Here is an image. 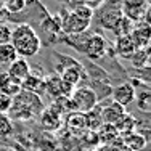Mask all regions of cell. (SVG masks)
I'll list each match as a JSON object with an SVG mask.
<instances>
[{
  "label": "cell",
  "instance_id": "6da1fadb",
  "mask_svg": "<svg viewBox=\"0 0 151 151\" xmlns=\"http://www.w3.org/2000/svg\"><path fill=\"white\" fill-rule=\"evenodd\" d=\"M10 44L15 48L18 58H32V56L39 55L42 48V39L35 29L27 23H19L16 27L12 29V37H10Z\"/></svg>",
  "mask_w": 151,
  "mask_h": 151
},
{
  "label": "cell",
  "instance_id": "7a4b0ae2",
  "mask_svg": "<svg viewBox=\"0 0 151 151\" xmlns=\"http://www.w3.org/2000/svg\"><path fill=\"white\" fill-rule=\"evenodd\" d=\"M42 111H44V101H42L40 96L21 88V92L12 98V106H10L8 116L10 119L31 121L34 117L40 116Z\"/></svg>",
  "mask_w": 151,
  "mask_h": 151
},
{
  "label": "cell",
  "instance_id": "3957f363",
  "mask_svg": "<svg viewBox=\"0 0 151 151\" xmlns=\"http://www.w3.org/2000/svg\"><path fill=\"white\" fill-rule=\"evenodd\" d=\"M93 18V10H90L88 6L81 5L76 6L74 10L68 12L66 15L61 18L60 24H61V32H64L66 35H76V34H82L88 29Z\"/></svg>",
  "mask_w": 151,
  "mask_h": 151
},
{
  "label": "cell",
  "instance_id": "277c9868",
  "mask_svg": "<svg viewBox=\"0 0 151 151\" xmlns=\"http://www.w3.org/2000/svg\"><path fill=\"white\" fill-rule=\"evenodd\" d=\"M68 100H69L71 109L74 113H81V114L88 113L98 105V98H96L95 92L90 87H76L73 93L68 96Z\"/></svg>",
  "mask_w": 151,
  "mask_h": 151
},
{
  "label": "cell",
  "instance_id": "5b68a950",
  "mask_svg": "<svg viewBox=\"0 0 151 151\" xmlns=\"http://www.w3.org/2000/svg\"><path fill=\"white\" fill-rule=\"evenodd\" d=\"M106 48H108V42L103 35L100 34H90L87 37V42H85V47H84V53L88 56L90 60H98L101 56H105L106 53Z\"/></svg>",
  "mask_w": 151,
  "mask_h": 151
},
{
  "label": "cell",
  "instance_id": "8992f818",
  "mask_svg": "<svg viewBox=\"0 0 151 151\" xmlns=\"http://www.w3.org/2000/svg\"><path fill=\"white\" fill-rule=\"evenodd\" d=\"M135 87L129 82H124V84H119L111 90V96H113V101L121 105L122 108L132 105L135 101Z\"/></svg>",
  "mask_w": 151,
  "mask_h": 151
},
{
  "label": "cell",
  "instance_id": "52a82bcc",
  "mask_svg": "<svg viewBox=\"0 0 151 151\" xmlns=\"http://www.w3.org/2000/svg\"><path fill=\"white\" fill-rule=\"evenodd\" d=\"M130 37L134 40V45L137 50L140 48H148L150 44V23L146 21H138V26L132 29Z\"/></svg>",
  "mask_w": 151,
  "mask_h": 151
},
{
  "label": "cell",
  "instance_id": "ba28073f",
  "mask_svg": "<svg viewBox=\"0 0 151 151\" xmlns=\"http://www.w3.org/2000/svg\"><path fill=\"white\" fill-rule=\"evenodd\" d=\"M124 16L122 15V10H117V8H105L103 6L101 13L98 16V23L103 29H111L113 31L116 27V24L121 21V18Z\"/></svg>",
  "mask_w": 151,
  "mask_h": 151
},
{
  "label": "cell",
  "instance_id": "9c48e42d",
  "mask_svg": "<svg viewBox=\"0 0 151 151\" xmlns=\"http://www.w3.org/2000/svg\"><path fill=\"white\" fill-rule=\"evenodd\" d=\"M29 71H31L29 61L24 60V58H16V60L8 66V69H6V74H8L10 77L16 79L18 82H23L24 79L29 76Z\"/></svg>",
  "mask_w": 151,
  "mask_h": 151
},
{
  "label": "cell",
  "instance_id": "30bf717a",
  "mask_svg": "<svg viewBox=\"0 0 151 151\" xmlns=\"http://www.w3.org/2000/svg\"><path fill=\"white\" fill-rule=\"evenodd\" d=\"M124 114H125V108H122L121 105H117V103H114V101L108 103L106 106L101 108V119H103V124L114 125L122 116H124Z\"/></svg>",
  "mask_w": 151,
  "mask_h": 151
},
{
  "label": "cell",
  "instance_id": "8fae6325",
  "mask_svg": "<svg viewBox=\"0 0 151 151\" xmlns=\"http://www.w3.org/2000/svg\"><path fill=\"white\" fill-rule=\"evenodd\" d=\"M40 125L44 130L55 132L61 127V116L58 113L52 109V108H44V111L40 113Z\"/></svg>",
  "mask_w": 151,
  "mask_h": 151
},
{
  "label": "cell",
  "instance_id": "7c38bea8",
  "mask_svg": "<svg viewBox=\"0 0 151 151\" xmlns=\"http://www.w3.org/2000/svg\"><path fill=\"white\" fill-rule=\"evenodd\" d=\"M19 92H21V82H18L16 79L10 77L6 73H0V93L13 98Z\"/></svg>",
  "mask_w": 151,
  "mask_h": 151
},
{
  "label": "cell",
  "instance_id": "4fadbf2b",
  "mask_svg": "<svg viewBox=\"0 0 151 151\" xmlns=\"http://www.w3.org/2000/svg\"><path fill=\"white\" fill-rule=\"evenodd\" d=\"M116 52L117 55L122 56V58H127L130 60L134 56V53L137 52L135 45H134V40H132L130 35H122V37H117L116 40Z\"/></svg>",
  "mask_w": 151,
  "mask_h": 151
},
{
  "label": "cell",
  "instance_id": "5bb4252c",
  "mask_svg": "<svg viewBox=\"0 0 151 151\" xmlns=\"http://www.w3.org/2000/svg\"><path fill=\"white\" fill-rule=\"evenodd\" d=\"M122 140H124L125 148H129L130 151H142L148 143V138L140 132H132L129 135H124Z\"/></svg>",
  "mask_w": 151,
  "mask_h": 151
},
{
  "label": "cell",
  "instance_id": "9a60e30c",
  "mask_svg": "<svg viewBox=\"0 0 151 151\" xmlns=\"http://www.w3.org/2000/svg\"><path fill=\"white\" fill-rule=\"evenodd\" d=\"M84 116H85V127H87V130H98L103 125L101 106L100 105H96L93 109H90L88 113H85Z\"/></svg>",
  "mask_w": 151,
  "mask_h": 151
},
{
  "label": "cell",
  "instance_id": "2e32d148",
  "mask_svg": "<svg viewBox=\"0 0 151 151\" xmlns=\"http://www.w3.org/2000/svg\"><path fill=\"white\" fill-rule=\"evenodd\" d=\"M114 129L117 130V134L119 135H129V134H132V132L137 129V119L132 114H129V113H125L124 116L121 117L119 121L114 124Z\"/></svg>",
  "mask_w": 151,
  "mask_h": 151
},
{
  "label": "cell",
  "instance_id": "e0dca14e",
  "mask_svg": "<svg viewBox=\"0 0 151 151\" xmlns=\"http://www.w3.org/2000/svg\"><path fill=\"white\" fill-rule=\"evenodd\" d=\"M96 132H98V138H100V142L105 143V145H114V143H116L117 140H119V134H117V130L114 129V125L103 124Z\"/></svg>",
  "mask_w": 151,
  "mask_h": 151
},
{
  "label": "cell",
  "instance_id": "ac0fdd59",
  "mask_svg": "<svg viewBox=\"0 0 151 151\" xmlns=\"http://www.w3.org/2000/svg\"><path fill=\"white\" fill-rule=\"evenodd\" d=\"M18 58L15 48L12 47V44H5L0 45V66H10Z\"/></svg>",
  "mask_w": 151,
  "mask_h": 151
},
{
  "label": "cell",
  "instance_id": "d6986e66",
  "mask_svg": "<svg viewBox=\"0 0 151 151\" xmlns=\"http://www.w3.org/2000/svg\"><path fill=\"white\" fill-rule=\"evenodd\" d=\"M2 5L10 15H18L27 6V0H3Z\"/></svg>",
  "mask_w": 151,
  "mask_h": 151
},
{
  "label": "cell",
  "instance_id": "ffe728a7",
  "mask_svg": "<svg viewBox=\"0 0 151 151\" xmlns=\"http://www.w3.org/2000/svg\"><path fill=\"white\" fill-rule=\"evenodd\" d=\"M132 64H134L135 68H145L148 66V48H140L137 50V52L134 53V56L130 58Z\"/></svg>",
  "mask_w": 151,
  "mask_h": 151
},
{
  "label": "cell",
  "instance_id": "44dd1931",
  "mask_svg": "<svg viewBox=\"0 0 151 151\" xmlns=\"http://www.w3.org/2000/svg\"><path fill=\"white\" fill-rule=\"evenodd\" d=\"M135 100H137V103H138V108H140V109L145 111V113H148V111H150V105H151L150 90H148V88H145V90L135 93Z\"/></svg>",
  "mask_w": 151,
  "mask_h": 151
},
{
  "label": "cell",
  "instance_id": "7402d4cb",
  "mask_svg": "<svg viewBox=\"0 0 151 151\" xmlns=\"http://www.w3.org/2000/svg\"><path fill=\"white\" fill-rule=\"evenodd\" d=\"M13 132V122L8 114L0 113V137H8Z\"/></svg>",
  "mask_w": 151,
  "mask_h": 151
},
{
  "label": "cell",
  "instance_id": "603a6c76",
  "mask_svg": "<svg viewBox=\"0 0 151 151\" xmlns=\"http://www.w3.org/2000/svg\"><path fill=\"white\" fill-rule=\"evenodd\" d=\"M10 37H12V27L0 21V45L10 44Z\"/></svg>",
  "mask_w": 151,
  "mask_h": 151
},
{
  "label": "cell",
  "instance_id": "cb8c5ba5",
  "mask_svg": "<svg viewBox=\"0 0 151 151\" xmlns=\"http://www.w3.org/2000/svg\"><path fill=\"white\" fill-rule=\"evenodd\" d=\"M10 106H12V98L6 96V95H3V93H0V113L8 114Z\"/></svg>",
  "mask_w": 151,
  "mask_h": 151
},
{
  "label": "cell",
  "instance_id": "d4e9b609",
  "mask_svg": "<svg viewBox=\"0 0 151 151\" xmlns=\"http://www.w3.org/2000/svg\"><path fill=\"white\" fill-rule=\"evenodd\" d=\"M103 6L105 8H117L122 10V0H103Z\"/></svg>",
  "mask_w": 151,
  "mask_h": 151
}]
</instances>
